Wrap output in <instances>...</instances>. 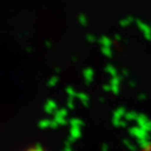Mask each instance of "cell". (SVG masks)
<instances>
[{"label":"cell","mask_w":151,"mask_h":151,"mask_svg":"<svg viewBox=\"0 0 151 151\" xmlns=\"http://www.w3.org/2000/svg\"><path fill=\"white\" fill-rule=\"evenodd\" d=\"M23 151H50L47 149L41 147L40 145H33L31 147H28Z\"/></svg>","instance_id":"cell-1"},{"label":"cell","mask_w":151,"mask_h":151,"mask_svg":"<svg viewBox=\"0 0 151 151\" xmlns=\"http://www.w3.org/2000/svg\"><path fill=\"white\" fill-rule=\"evenodd\" d=\"M141 151H151V142L150 143H149L145 147H144L143 150Z\"/></svg>","instance_id":"cell-2"}]
</instances>
